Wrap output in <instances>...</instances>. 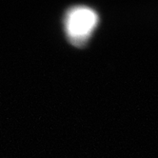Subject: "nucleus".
<instances>
[{"mask_svg": "<svg viewBox=\"0 0 158 158\" xmlns=\"http://www.w3.org/2000/svg\"><path fill=\"white\" fill-rule=\"evenodd\" d=\"M98 15L87 6H74L67 10L64 19L66 35L74 46L87 43L98 24Z\"/></svg>", "mask_w": 158, "mask_h": 158, "instance_id": "1", "label": "nucleus"}]
</instances>
